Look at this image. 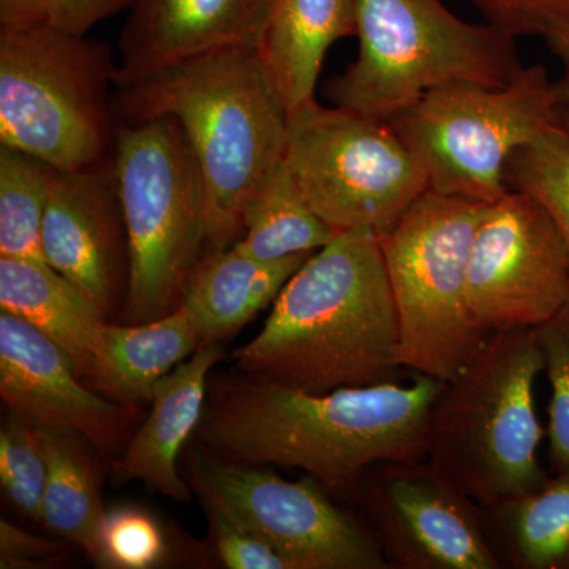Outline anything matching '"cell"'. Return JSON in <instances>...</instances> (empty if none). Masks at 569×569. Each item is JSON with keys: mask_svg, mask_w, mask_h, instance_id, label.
I'll return each mask as SVG.
<instances>
[{"mask_svg": "<svg viewBox=\"0 0 569 569\" xmlns=\"http://www.w3.org/2000/svg\"><path fill=\"white\" fill-rule=\"evenodd\" d=\"M443 385L413 373L410 385L313 395L239 373L209 385L193 437L217 458L299 468L331 496L351 498L377 463L426 459L427 421Z\"/></svg>", "mask_w": 569, "mask_h": 569, "instance_id": "6da1fadb", "label": "cell"}, {"mask_svg": "<svg viewBox=\"0 0 569 569\" xmlns=\"http://www.w3.org/2000/svg\"><path fill=\"white\" fill-rule=\"evenodd\" d=\"M236 370L313 395L399 381V328L380 238L337 233L277 296Z\"/></svg>", "mask_w": 569, "mask_h": 569, "instance_id": "7a4b0ae2", "label": "cell"}, {"mask_svg": "<svg viewBox=\"0 0 569 569\" xmlns=\"http://www.w3.org/2000/svg\"><path fill=\"white\" fill-rule=\"evenodd\" d=\"M123 122L173 118L186 133L208 198V252L244 233L247 206L287 149L288 112L253 48L187 59L119 89Z\"/></svg>", "mask_w": 569, "mask_h": 569, "instance_id": "3957f363", "label": "cell"}, {"mask_svg": "<svg viewBox=\"0 0 569 569\" xmlns=\"http://www.w3.org/2000/svg\"><path fill=\"white\" fill-rule=\"evenodd\" d=\"M542 372L537 329L490 332L433 402L426 460L479 507L529 496L552 477L538 456L546 430L535 387Z\"/></svg>", "mask_w": 569, "mask_h": 569, "instance_id": "277c9868", "label": "cell"}, {"mask_svg": "<svg viewBox=\"0 0 569 569\" xmlns=\"http://www.w3.org/2000/svg\"><path fill=\"white\" fill-rule=\"evenodd\" d=\"M358 58L328 82L336 107L395 118L436 89L503 88L519 70L516 37L463 21L441 0H355Z\"/></svg>", "mask_w": 569, "mask_h": 569, "instance_id": "5b68a950", "label": "cell"}, {"mask_svg": "<svg viewBox=\"0 0 569 569\" xmlns=\"http://www.w3.org/2000/svg\"><path fill=\"white\" fill-rule=\"evenodd\" d=\"M129 238L123 321L149 323L182 305L208 247V198L186 133L173 118L122 122L112 149Z\"/></svg>", "mask_w": 569, "mask_h": 569, "instance_id": "8992f818", "label": "cell"}, {"mask_svg": "<svg viewBox=\"0 0 569 569\" xmlns=\"http://www.w3.org/2000/svg\"><path fill=\"white\" fill-rule=\"evenodd\" d=\"M116 71L103 41L51 24L0 28V146L58 171L107 162L118 129Z\"/></svg>", "mask_w": 569, "mask_h": 569, "instance_id": "52a82bcc", "label": "cell"}, {"mask_svg": "<svg viewBox=\"0 0 569 569\" xmlns=\"http://www.w3.org/2000/svg\"><path fill=\"white\" fill-rule=\"evenodd\" d=\"M488 204L427 190L381 236L403 370L447 381L481 350L489 332L468 306V263Z\"/></svg>", "mask_w": 569, "mask_h": 569, "instance_id": "ba28073f", "label": "cell"}, {"mask_svg": "<svg viewBox=\"0 0 569 569\" xmlns=\"http://www.w3.org/2000/svg\"><path fill=\"white\" fill-rule=\"evenodd\" d=\"M561 108L545 67H522L503 88L436 89L389 122L425 170L429 190L490 204L509 192L512 153L548 129Z\"/></svg>", "mask_w": 569, "mask_h": 569, "instance_id": "9c48e42d", "label": "cell"}, {"mask_svg": "<svg viewBox=\"0 0 569 569\" xmlns=\"http://www.w3.org/2000/svg\"><path fill=\"white\" fill-rule=\"evenodd\" d=\"M284 162L336 233H387L429 190L421 163L391 122L316 99L288 112Z\"/></svg>", "mask_w": 569, "mask_h": 569, "instance_id": "30bf717a", "label": "cell"}, {"mask_svg": "<svg viewBox=\"0 0 569 569\" xmlns=\"http://www.w3.org/2000/svg\"><path fill=\"white\" fill-rule=\"evenodd\" d=\"M190 481L246 529L268 541L295 569H389L372 530L306 477L287 481L257 466L193 451Z\"/></svg>", "mask_w": 569, "mask_h": 569, "instance_id": "8fae6325", "label": "cell"}, {"mask_svg": "<svg viewBox=\"0 0 569 569\" xmlns=\"http://www.w3.org/2000/svg\"><path fill=\"white\" fill-rule=\"evenodd\" d=\"M351 500L389 569H503L481 507L429 460L377 463Z\"/></svg>", "mask_w": 569, "mask_h": 569, "instance_id": "7c38bea8", "label": "cell"}, {"mask_svg": "<svg viewBox=\"0 0 569 569\" xmlns=\"http://www.w3.org/2000/svg\"><path fill=\"white\" fill-rule=\"evenodd\" d=\"M468 306L486 332L535 329L569 305V250L545 209L509 190L486 208L468 263Z\"/></svg>", "mask_w": 569, "mask_h": 569, "instance_id": "4fadbf2b", "label": "cell"}, {"mask_svg": "<svg viewBox=\"0 0 569 569\" xmlns=\"http://www.w3.org/2000/svg\"><path fill=\"white\" fill-rule=\"evenodd\" d=\"M41 250L48 264L77 284L104 318L123 305L129 238L112 159L52 178Z\"/></svg>", "mask_w": 569, "mask_h": 569, "instance_id": "5bb4252c", "label": "cell"}, {"mask_svg": "<svg viewBox=\"0 0 569 569\" xmlns=\"http://www.w3.org/2000/svg\"><path fill=\"white\" fill-rule=\"evenodd\" d=\"M70 356L21 318L0 312V397L32 425L80 433L114 452L126 443L134 411L80 381Z\"/></svg>", "mask_w": 569, "mask_h": 569, "instance_id": "9a60e30c", "label": "cell"}, {"mask_svg": "<svg viewBox=\"0 0 569 569\" xmlns=\"http://www.w3.org/2000/svg\"><path fill=\"white\" fill-rule=\"evenodd\" d=\"M269 0H137L119 37L116 88L227 48L257 50Z\"/></svg>", "mask_w": 569, "mask_h": 569, "instance_id": "2e32d148", "label": "cell"}, {"mask_svg": "<svg viewBox=\"0 0 569 569\" xmlns=\"http://www.w3.org/2000/svg\"><path fill=\"white\" fill-rule=\"evenodd\" d=\"M223 358L220 343H201L190 359L153 389L151 413L112 467L116 485L141 481L153 492L183 503L190 488L178 470L179 455L200 422L209 373Z\"/></svg>", "mask_w": 569, "mask_h": 569, "instance_id": "e0dca14e", "label": "cell"}, {"mask_svg": "<svg viewBox=\"0 0 569 569\" xmlns=\"http://www.w3.org/2000/svg\"><path fill=\"white\" fill-rule=\"evenodd\" d=\"M356 37L355 0H269L258 59L287 112L316 99L329 48Z\"/></svg>", "mask_w": 569, "mask_h": 569, "instance_id": "ac0fdd59", "label": "cell"}, {"mask_svg": "<svg viewBox=\"0 0 569 569\" xmlns=\"http://www.w3.org/2000/svg\"><path fill=\"white\" fill-rule=\"evenodd\" d=\"M0 309L50 337L91 381L103 347L107 318L77 284L47 261L0 257Z\"/></svg>", "mask_w": 569, "mask_h": 569, "instance_id": "d6986e66", "label": "cell"}, {"mask_svg": "<svg viewBox=\"0 0 569 569\" xmlns=\"http://www.w3.org/2000/svg\"><path fill=\"white\" fill-rule=\"evenodd\" d=\"M309 257L293 254L266 261L241 252L234 244L209 250L182 299L201 343H222L238 335L261 310L274 305Z\"/></svg>", "mask_w": 569, "mask_h": 569, "instance_id": "ffe728a7", "label": "cell"}, {"mask_svg": "<svg viewBox=\"0 0 569 569\" xmlns=\"http://www.w3.org/2000/svg\"><path fill=\"white\" fill-rule=\"evenodd\" d=\"M200 346L197 326L182 305L149 323H104L102 355L89 383L121 406L140 410L152 402L157 383Z\"/></svg>", "mask_w": 569, "mask_h": 569, "instance_id": "44dd1931", "label": "cell"}, {"mask_svg": "<svg viewBox=\"0 0 569 569\" xmlns=\"http://www.w3.org/2000/svg\"><path fill=\"white\" fill-rule=\"evenodd\" d=\"M481 515L501 568L569 569V475Z\"/></svg>", "mask_w": 569, "mask_h": 569, "instance_id": "7402d4cb", "label": "cell"}, {"mask_svg": "<svg viewBox=\"0 0 569 569\" xmlns=\"http://www.w3.org/2000/svg\"><path fill=\"white\" fill-rule=\"evenodd\" d=\"M37 427L48 459L41 526L80 546L97 567L103 568L102 530L107 511L96 463L86 447L89 441L70 430Z\"/></svg>", "mask_w": 569, "mask_h": 569, "instance_id": "603a6c76", "label": "cell"}, {"mask_svg": "<svg viewBox=\"0 0 569 569\" xmlns=\"http://www.w3.org/2000/svg\"><path fill=\"white\" fill-rule=\"evenodd\" d=\"M336 234L306 200L283 159L247 206L244 233L234 246L258 260L272 261L316 253Z\"/></svg>", "mask_w": 569, "mask_h": 569, "instance_id": "cb8c5ba5", "label": "cell"}, {"mask_svg": "<svg viewBox=\"0 0 569 569\" xmlns=\"http://www.w3.org/2000/svg\"><path fill=\"white\" fill-rule=\"evenodd\" d=\"M56 170L0 146V257L44 261L41 228Z\"/></svg>", "mask_w": 569, "mask_h": 569, "instance_id": "d4e9b609", "label": "cell"}, {"mask_svg": "<svg viewBox=\"0 0 569 569\" xmlns=\"http://www.w3.org/2000/svg\"><path fill=\"white\" fill-rule=\"evenodd\" d=\"M512 192L527 194L550 217L569 250V110L512 153L505 170Z\"/></svg>", "mask_w": 569, "mask_h": 569, "instance_id": "484cf974", "label": "cell"}, {"mask_svg": "<svg viewBox=\"0 0 569 569\" xmlns=\"http://www.w3.org/2000/svg\"><path fill=\"white\" fill-rule=\"evenodd\" d=\"M48 459L39 427L11 413L0 429V488L22 518L43 522Z\"/></svg>", "mask_w": 569, "mask_h": 569, "instance_id": "4316f807", "label": "cell"}, {"mask_svg": "<svg viewBox=\"0 0 569 569\" xmlns=\"http://www.w3.org/2000/svg\"><path fill=\"white\" fill-rule=\"evenodd\" d=\"M535 329L550 387L546 429L550 473L569 475V305Z\"/></svg>", "mask_w": 569, "mask_h": 569, "instance_id": "83f0119b", "label": "cell"}, {"mask_svg": "<svg viewBox=\"0 0 569 569\" xmlns=\"http://www.w3.org/2000/svg\"><path fill=\"white\" fill-rule=\"evenodd\" d=\"M103 568L151 569L170 553L162 527L149 512L133 507L107 511L103 520Z\"/></svg>", "mask_w": 569, "mask_h": 569, "instance_id": "f1b7e54d", "label": "cell"}, {"mask_svg": "<svg viewBox=\"0 0 569 569\" xmlns=\"http://www.w3.org/2000/svg\"><path fill=\"white\" fill-rule=\"evenodd\" d=\"M209 523V537L220 561L231 569H295L293 563L263 538L246 529L216 501L198 496Z\"/></svg>", "mask_w": 569, "mask_h": 569, "instance_id": "f546056e", "label": "cell"}, {"mask_svg": "<svg viewBox=\"0 0 569 569\" xmlns=\"http://www.w3.org/2000/svg\"><path fill=\"white\" fill-rule=\"evenodd\" d=\"M486 22L509 36L569 31V0H470Z\"/></svg>", "mask_w": 569, "mask_h": 569, "instance_id": "4dcf8cb0", "label": "cell"}, {"mask_svg": "<svg viewBox=\"0 0 569 569\" xmlns=\"http://www.w3.org/2000/svg\"><path fill=\"white\" fill-rule=\"evenodd\" d=\"M63 542L40 538L28 530L14 526L9 520H0V568H31L41 561L61 556Z\"/></svg>", "mask_w": 569, "mask_h": 569, "instance_id": "1f68e13d", "label": "cell"}, {"mask_svg": "<svg viewBox=\"0 0 569 569\" xmlns=\"http://www.w3.org/2000/svg\"><path fill=\"white\" fill-rule=\"evenodd\" d=\"M137 0H50V24L61 31L88 36L93 26L132 9Z\"/></svg>", "mask_w": 569, "mask_h": 569, "instance_id": "d6a6232c", "label": "cell"}, {"mask_svg": "<svg viewBox=\"0 0 569 569\" xmlns=\"http://www.w3.org/2000/svg\"><path fill=\"white\" fill-rule=\"evenodd\" d=\"M50 24V0H0V28Z\"/></svg>", "mask_w": 569, "mask_h": 569, "instance_id": "836d02e7", "label": "cell"}, {"mask_svg": "<svg viewBox=\"0 0 569 569\" xmlns=\"http://www.w3.org/2000/svg\"><path fill=\"white\" fill-rule=\"evenodd\" d=\"M550 50L556 52L557 58L560 59L561 73L560 81H557V91H559L561 104L569 110V31H561L546 37Z\"/></svg>", "mask_w": 569, "mask_h": 569, "instance_id": "e575fe53", "label": "cell"}]
</instances>
